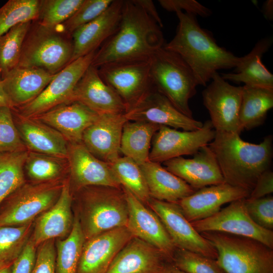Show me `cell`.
<instances>
[{"label":"cell","instance_id":"1","mask_svg":"<svg viewBox=\"0 0 273 273\" xmlns=\"http://www.w3.org/2000/svg\"><path fill=\"white\" fill-rule=\"evenodd\" d=\"M164 44L158 24L133 0L123 1L117 30L97 50L91 65L148 59Z\"/></svg>","mask_w":273,"mask_h":273},{"label":"cell","instance_id":"2","mask_svg":"<svg viewBox=\"0 0 273 273\" xmlns=\"http://www.w3.org/2000/svg\"><path fill=\"white\" fill-rule=\"evenodd\" d=\"M175 13L179 21L176 34L163 47L184 60L198 85L206 86L218 70L236 67L239 57L219 46L212 35L200 27L196 16Z\"/></svg>","mask_w":273,"mask_h":273},{"label":"cell","instance_id":"3","mask_svg":"<svg viewBox=\"0 0 273 273\" xmlns=\"http://www.w3.org/2000/svg\"><path fill=\"white\" fill-rule=\"evenodd\" d=\"M208 145L216 158L225 183L251 191L260 175L269 169L272 158V136L260 144L243 140L240 134L216 131Z\"/></svg>","mask_w":273,"mask_h":273},{"label":"cell","instance_id":"4","mask_svg":"<svg viewBox=\"0 0 273 273\" xmlns=\"http://www.w3.org/2000/svg\"><path fill=\"white\" fill-rule=\"evenodd\" d=\"M78 191L77 215L85 240L112 229L126 226L128 208L122 187L89 186Z\"/></svg>","mask_w":273,"mask_h":273},{"label":"cell","instance_id":"5","mask_svg":"<svg viewBox=\"0 0 273 273\" xmlns=\"http://www.w3.org/2000/svg\"><path fill=\"white\" fill-rule=\"evenodd\" d=\"M201 235L215 248L225 273H273V249L250 238L218 232Z\"/></svg>","mask_w":273,"mask_h":273},{"label":"cell","instance_id":"6","mask_svg":"<svg viewBox=\"0 0 273 273\" xmlns=\"http://www.w3.org/2000/svg\"><path fill=\"white\" fill-rule=\"evenodd\" d=\"M73 50L71 35L60 25L46 27L33 21L24 39L17 66L39 68L56 74L70 63Z\"/></svg>","mask_w":273,"mask_h":273},{"label":"cell","instance_id":"7","mask_svg":"<svg viewBox=\"0 0 273 273\" xmlns=\"http://www.w3.org/2000/svg\"><path fill=\"white\" fill-rule=\"evenodd\" d=\"M150 76L153 88L162 94L180 112L193 117L189 100L198 85L195 75L177 54L162 47L150 59Z\"/></svg>","mask_w":273,"mask_h":273},{"label":"cell","instance_id":"8","mask_svg":"<svg viewBox=\"0 0 273 273\" xmlns=\"http://www.w3.org/2000/svg\"><path fill=\"white\" fill-rule=\"evenodd\" d=\"M66 179L25 182L3 201L0 226H20L33 222L56 202Z\"/></svg>","mask_w":273,"mask_h":273},{"label":"cell","instance_id":"9","mask_svg":"<svg viewBox=\"0 0 273 273\" xmlns=\"http://www.w3.org/2000/svg\"><path fill=\"white\" fill-rule=\"evenodd\" d=\"M150 59L113 62L98 68L101 78L122 100L126 112L154 89Z\"/></svg>","mask_w":273,"mask_h":273},{"label":"cell","instance_id":"10","mask_svg":"<svg viewBox=\"0 0 273 273\" xmlns=\"http://www.w3.org/2000/svg\"><path fill=\"white\" fill-rule=\"evenodd\" d=\"M97 51L69 63L57 73L41 93L29 103L12 109L20 115L31 117L59 105L69 103L77 82L91 65Z\"/></svg>","mask_w":273,"mask_h":273},{"label":"cell","instance_id":"11","mask_svg":"<svg viewBox=\"0 0 273 273\" xmlns=\"http://www.w3.org/2000/svg\"><path fill=\"white\" fill-rule=\"evenodd\" d=\"M243 86L229 83L218 72L202 93L203 103L207 109L216 131L240 134L239 111Z\"/></svg>","mask_w":273,"mask_h":273},{"label":"cell","instance_id":"12","mask_svg":"<svg viewBox=\"0 0 273 273\" xmlns=\"http://www.w3.org/2000/svg\"><path fill=\"white\" fill-rule=\"evenodd\" d=\"M215 133L210 120L203 123L201 128L192 131L161 125L153 136L149 161L161 163L184 155H194L214 139Z\"/></svg>","mask_w":273,"mask_h":273},{"label":"cell","instance_id":"13","mask_svg":"<svg viewBox=\"0 0 273 273\" xmlns=\"http://www.w3.org/2000/svg\"><path fill=\"white\" fill-rule=\"evenodd\" d=\"M245 199L233 201L214 215L191 224L200 233L212 231L248 237L273 249V231L254 222L247 211Z\"/></svg>","mask_w":273,"mask_h":273},{"label":"cell","instance_id":"14","mask_svg":"<svg viewBox=\"0 0 273 273\" xmlns=\"http://www.w3.org/2000/svg\"><path fill=\"white\" fill-rule=\"evenodd\" d=\"M147 206L158 216L176 248L216 259L215 247L193 228L177 203L151 198Z\"/></svg>","mask_w":273,"mask_h":273},{"label":"cell","instance_id":"15","mask_svg":"<svg viewBox=\"0 0 273 273\" xmlns=\"http://www.w3.org/2000/svg\"><path fill=\"white\" fill-rule=\"evenodd\" d=\"M122 188L127 204V229L133 237L157 248L172 261L176 248L158 216L128 190Z\"/></svg>","mask_w":273,"mask_h":273},{"label":"cell","instance_id":"16","mask_svg":"<svg viewBox=\"0 0 273 273\" xmlns=\"http://www.w3.org/2000/svg\"><path fill=\"white\" fill-rule=\"evenodd\" d=\"M124 116L128 121L145 122L186 131L200 129L203 125L202 122L180 112L167 98L154 89L127 111Z\"/></svg>","mask_w":273,"mask_h":273},{"label":"cell","instance_id":"17","mask_svg":"<svg viewBox=\"0 0 273 273\" xmlns=\"http://www.w3.org/2000/svg\"><path fill=\"white\" fill-rule=\"evenodd\" d=\"M132 237L126 226H122L86 240L77 273H106L116 255Z\"/></svg>","mask_w":273,"mask_h":273},{"label":"cell","instance_id":"18","mask_svg":"<svg viewBox=\"0 0 273 273\" xmlns=\"http://www.w3.org/2000/svg\"><path fill=\"white\" fill-rule=\"evenodd\" d=\"M67 160L70 180L77 191L89 186L121 188L110 164L96 157L82 143H68Z\"/></svg>","mask_w":273,"mask_h":273},{"label":"cell","instance_id":"19","mask_svg":"<svg viewBox=\"0 0 273 273\" xmlns=\"http://www.w3.org/2000/svg\"><path fill=\"white\" fill-rule=\"evenodd\" d=\"M80 103L99 114H124L126 107L120 96L101 78L90 65L77 82L70 102Z\"/></svg>","mask_w":273,"mask_h":273},{"label":"cell","instance_id":"20","mask_svg":"<svg viewBox=\"0 0 273 273\" xmlns=\"http://www.w3.org/2000/svg\"><path fill=\"white\" fill-rule=\"evenodd\" d=\"M124 114H100L83 133L82 143L96 157L111 164L120 157Z\"/></svg>","mask_w":273,"mask_h":273},{"label":"cell","instance_id":"21","mask_svg":"<svg viewBox=\"0 0 273 273\" xmlns=\"http://www.w3.org/2000/svg\"><path fill=\"white\" fill-rule=\"evenodd\" d=\"M165 168L196 190L225 183L215 154L208 145L190 159L183 157L163 162Z\"/></svg>","mask_w":273,"mask_h":273},{"label":"cell","instance_id":"22","mask_svg":"<svg viewBox=\"0 0 273 273\" xmlns=\"http://www.w3.org/2000/svg\"><path fill=\"white\" fill-rule=\"evenodd\" d=\"M250 192L226 183L205 187L177 202L190 222L209 217L223 204L249 197Z\"/></svg>","mask_w":273,"mask_h":273},{"label":"cell","instance_id":"23","mask_svg":"<svg viewBox=\"0 0 273 273\" xmlns=\"http://www.w3.org/2000/svg\"><path fill=\"white\" fill-rule=\"evenodd\" d=\"M172 261L161 250L132 237L116 255L106 273H161Z\"/></svg>","mask_w":273,"mask_h":273},{"label":"cell","instance_id":"24","mask_svg":"<svg viewBox=\"0 0 273 273\" xmlns=\"http://www.w3.org/2000/svg\"><path fill=\"white\" fill-rule=\"evenodd\" d=\"M123 4L122 0H113L101 15L72 33L73 50L70 62L97 51L116 31Z\"/></svg>","mask_w":273,"mask_h":273},{"label":"cell","instance_id":"25","mask_svg":"<svg viewBox=\"0 0 273 273\" xmlns=\"http://www.w3.org/2000/svg\"><path fill=\"white\" fill-rule=\"evenodd\" d=\"M72 202L70 178H67L58 200L35 222L30 239L36 247L48 240L65 238L70 234L74 219Z\"/></svg>","mask_w":273,"mask_h":273},{"label":"cell","instance_id":"26","mask_svg":"<svg viewBox=\"0 0 273 273\" xmlns=\"http://www.w3.org/2000/svg\"><path fill=\"white\" fill-rule=\"evenodd\" d=\"M14 121L28 151L67 159L68 143L57 130L34 117L11 109Z\"/></svg>","mask_w":273,"mask_h":273},{"label":"cell","instance_id":"27","mask_svg":"<svg viewBox=\"0 0 273 273\" xmlns=\"http://www.w3.org/2000/svg\"><path fill=\"white\" fill-rule=\"evenodd\" d=\"M85 105L77 102L65 103L34 117L60 132L69 144L82 143L84 130L98 117Z\"/></svg>","mask_w":273,"mask_h":273},{"label":"cell","instance_id":"28","mask_svg":"<svg viewBox=\"0 0 273 273\" xmlns=\"http://www.w3.org/2000/svg\"><path fill=\"white\" fill-rule=\"evenodd\" d=\"M56 74L39 68L17 66L9 72L1 82L13 108H17L35 99Z\"/></svg>","mask_w":273,"mask_h":273},{"label":"cell","instance_id":"29","mask_svg":"<svg viewBox=\"0 0 273 273\" xmlns=\"http://www.w3.org/2000/svg\"><path fill=\"white\" fill-rule=\"evenodd\" d=\"M271 43L270 38L260 40L248 54L239 57L235 72L223 73L222 78L238 83L242 82L247 86L273 89V75L261 61Z\"/></svg>","mask_w":273,"mask_h":273},{"label":"cell","instance_id":"30","mask_svg":"<svg viewBox=\"0 0 273 273\" xmlns=\"http://www.w3.org/2000/svg\"><path fill=\"white\" fill-rule=\"evenodd\" d=\"M140 166L151 198L177 203L197 191L159 163L148 161Z\"/></svg>","mask_w":273,"mask_h":273},{"label":"cell","instance_id":"31","mask_svg":"<svg viewBox=\"0 0 273 273\" xmlns=\"http://www.w3.org/2000/svg\"><path fill=\"white\" fill-rule=\"evenodd\" d=\"M160 125L127 120L121 135L120 153L141 165L149 161L152 139Z\"/></svg>","mask_w":273,"mask_h":273},{"label":"cell","instance_id":"32","mask_svg":"<svg viewBox=\"0 0 273 273\" xmlns=\"http://www.w3.org/2000/svg\"><path fill=\"white\" fill-rule=\"evenodd\" d=\"M273 107V89L243 86L239 122L243 130L262 125Z\"/></svg>","mask_w":273,"mask_h":273},{"label":"cell","instance_id":"33","mask_svg":"<svg viewBox=\"0 0 273 273\" xmlns=\"http://www.w3.org/2000/svg\"><path fill=\"white\" fill-rule=\"evenodd\" d=\"M85 241L79 218L76 214L70 234L63 239L57 241L56 273H77Z\"/></svg>","mask_w":273,"mask_h":273},{"label":"cell","instance_id":"34","mask_svg":"<svg viewBox=\"0 0 273 273\" xmlns=\"http://www.w3.org/2000/svg\"><path fill=\"white\" fill-rule=\"evenodd\" d=\"M28 150L0 153V204L25 183L24 164Z\"/></svg>","mask_w":273,"mask_h":273},{"label":"cell","instance_id":"35","mask_svg":"<svg viewBox=\"0 0 273 273\" xmlns=\"http://www.w3.org/2000/svg\"><path fill=\"white\" fill-rule=\"evenodd\" d=\"M110 166L121 186L147 205L151 197L140 165L131 159L123 156L119 157Z\"/></svg>","mask_w":273,"mask_h":273},{"label":"cell","instance_id":"36","mask_svg":"<svg viewBox=\"0 0 273 273\" xmlns=\"http://www.w3.org/2000/svg\"><path fill=\"white\" fill-rule=\"evenodd\" d=\"M24 169L34 182H46L64 178L69 165L67 159L28 151Z\"/></svg>","mask_w":273,"mask_h":273},{"label":"cell","instance_id":"37","mask_svg":"<svg viewBox=\"0 0 273 273\" xmlns=\"http://www.w3.org/2000/svg\"><path fill=\"white\" fill-rule=\"evenodd\" d=\"M33 222L0 226V268L12 266L30 239Z\"/></svg>","mask_w":273,"mask_h":273},{"label":"cell","instance_id":"38","mask_svg":"<svg viewBox=\"0 0 273 273\" xmlns=\"http://www.w3.org/2000/svg\"><path fill=\"white\" fill-rule=\"evenodd\" d=\"M32 22L19 23L0 37L2 80L18 66L23 43Z\"/></svg>","mask_w":273,"mask_h":273},{"label":"cell","instance_id":"39","mask_svg":"<svg viewBox=\"0 0 273 273\" xmlns=\"http://www.w3.org/2000/svg\"><path fill=\"white\" fill-rule=\"evenodd\" d=\"M39 0H9L0 8V37L15 25L36 20Z\"/></svg>","mask_w":273,"mask_h":273},{"label":"cell","instance_id":"40","mask_svg":"<svg viewBox=\"0 0 273 273\" xmlns=\"http://www.w3.org/2000/svg\"><path fill=\"white\" fill-rule=\"evenodd\" d=\"M83 0H39L38 24L49 27L59 26L79 8Z\"/></svg>","mask_w":273,"mask_h":273},{"label":"cell","instance_id":"41","mask_svg":"<svg viewBox=\"0 0 273 273\" xmlns=\"http://www.w3.org/2000/svg\"><path fill=\"white\" fill-rule=\"evenodd\" d=\"M172 261L187 273H225L215 259L185 249L176 248Z\"/></svg>","mask_w":273,"mask_h":273},{"label":"cell","instance_id":"42","mask_svg":"<svg viewBox=\"0 0 273 273\" xmlns=\"http://www.w3.org/2000/svg\"><path fill=\"white\" fill-rule=\"evenodd\" d=\"M113 0H83L75 13L60 25L67 34L72 33L101 15L110 6Z\"/></svg>","mask_w":273,"mask_h":273},{"label":"cell","instance_id":"43","mask_svg":"<svg viewBox=\"0 0 273 273\" xmlns=\"http://www.w3.org/2000/svg\"><path fill=\"white\" fill-rule=\"evenodd\" d=\"M27 150L15 124L11 109L0 107V153Z\"/></svg>","mask_w":273,"mask_h":273},{"label":"cell","instance_id":"44","mask_svg":"<svg viewBox=\"0 0 273 273\" xmlns=\"http://www.w3.org/2000/svg\"><path fill=\"white\" fill-rule=\"evenodd\" d=\"M245 206L251 218L260 226L273 230V197L245 199Z\"/></svg>","mask_w":273,"mask_h":273},{"label":"cell","instance_id":"45","mask_svg":"<svg viewBox=\"0 0 273 273\" xmlns=\"http://www.w3.org/2000/svg\"><path fill=\"white\" fill-rule=\"evenodd\" d=\"M56 257L54 239L40 244L31 273H56Z\"/></svg>","mask_w":273,"mask_h":273},{"label":"cell","instance_id":"46","mask_svg":"<svg viewBox=\"0 0 273 273\" xmlns=\"http://www.w3.org/2000/svg\"><path fill=\"white\" fill-rule=\"evenodd\" d=\"M161 6L169 12L183 11L195 16L207 17L211 15V10L195 0H159Z\"/></svg>","mask_w":273,"mask_h":273},{"label":"cell","instance_id":"47","mask_svg":"<svg viewBox=\"0 0 273 273\" xmlns=\"http://www.w3.org/2000/svg\"><path fill=\"white\" fill-rule=\"evenodd\" d=\"M36 254V247L31 239L12 266L11 273H31Z\"/></svg>","mask_w":273,"mask_h":273},{"label":"cell","instance_id":"48","mask_svg":"<svg viewBox=\"0 0 273 273\" xmlns=\"http://www.w3.org/2000/svg\"><path fill=\"white\" fill-rule=\"evenodd\" d=\"M273 192V172L270 169L262 173L257 179L248 198L258 199Z\"/></svg>","mask_w":273,"mask_h":273},{"label":"cell","instance_id":"49","mask_svg":"<svg viewBox=\"0 0 273 273\" xmlns=\"http://www.w3.org/2000/svg\"><path fill=\"white\" fill-rule=\"evenodd\" d=\"M133 1L143 9L160 27H163L162 20L153 1L151 0H133Z\"/></svg>","mask_w":273,"mask_h":273},{"label":"cell","instance_id":"50","mask_svg":"<svg viewBox=\"0 0 273 273\" xmlns=\"http://www.w3.org/2000/svg\"><path fill=\"white\" fill-rule=\"evenodd\" d=\"M7 107L11 109L13 108V105L6 94L1 81H0V107Z\"/></svg>","mask_w":273,"mask_h":273},{"label":"cell","instance_id":"51","mask_svg":"<svg viewBox=\"0 0 273 273\" xmlns=\"http://www.w3.org/2000/svg\"><path fill=\"white\" fill-rule=\"evenodd\" d=\"M263 13L265 17L271 20L273 18V1L267 0L264 2L262 7Z\"/></svg>","mask_w":273,"mask_h":273},{"label":"cell","instance_id":"52","mask_svg":"<svg viewBox=\"0 0 273 273\" xmlns=\"http://www.w3.org/2000/svg\"><path fill=\"white\" fill-rule=\"evenodd\" d=\"M161 273H187L176 267L173 263L167 264Z\"/></svg>","mask_w":273,"mask_h":273},{"label":"cell","instance_id":"53","mask_svg":"<svg viewBox=\"0 0 273 273\" xmlns=\"http://www.w3.org/2000/svg\"><path fill=\"white\" fill-rule=\"evenodd\" d=\"M12 266L0 268V273H11Z\"/></svg>","mask_w":273,"mask_h":273},{"label":"cell","instance_id":"54","mask_svg":"<svg viewBox=\"0 0 273 273\" xmlns=\"http://www.w3.org/2000/svg\"><path fill=\"white\" fill-rule=\"evenodd\" d=\"M2 80V70H1V66L0 64V81Z\"/></svg>","mask_w":273,"mask_h":273}]
</instances>
